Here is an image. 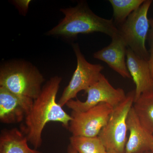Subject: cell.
Listing matches in <instances>:
<instances>
[{"mask_svg":"<svg viewBox=\"0 0 153 153\" xmlns=\"http://www.w3.org/2000/svg\"><path fill=\"white\" fill-rule=\"evenodd\" d=\"M134 91H130L125 99L114 108L109 119L98 137L107 152L125 153L128 138L127 119L134 101Z\"/></svg>","mask_w":153,"mask_h":153,"instance_id":"4","label":"cell"},{"mask_svg":"<svg viewBox=\"0 0 153 153\" xmlns=\"http://www.w3.org/2000/svg\"><path fill=\"white\" fill-rule=\"evenodd\" d=\"M111 39L109 45L94 53L93 57L106 63L123 78H131L126 62V44L119 34Z\"/></svg>","mask_w":153,"mask_h":153,"instance_id":"10","label":"cell"},{"mask_svg":"<svg viewBox=\"0 0 153 153\" xmlns=\"http://www.w3.org/2000/svg\"><path fill=\"white\" fill-rule=\"evenodd\" d=\"M152 3V0H145L142 5L117 27L119 35L127 47L139 57L148 61L149 53L146 42L150 29L148 13Z\"/></svg>","mask_w":153,"mask_h":153,"instance_id":"5","label":"cell"},{"mask_svg":"<svg viewBox=\"0 0 153 153\" xmlns=\"http://www.w3.org/2000/svg\"><path fill=\"white\" fill-rule=\"evenodd\" d=\"M65 17L49 30L47 36L74 38L79 34L101 33L111 38L119 34L113 19L101 18L96 15L83 2L73 7L60 9Z\"/></svg>","mask_w":153,"mask_h":153,"instance_id":"2","label":"cell"},{"mask_svg":"<svg viewBox=\"0 0 153 153\" xmlns=\"http://www.w3.org/2000/svg\"><path fill=\"white\" fill-rule=\"evenodd\" d=\"M126 64L136 85L135 101L143 93L153 90V77L149 61L139 57L128 47L126 51Z\"/></svg>","mask_w":153,"mask_h":153,"instance_id":"11","label":"cell"},{"mask_svg":"<svg viewBox=\"0 0 153 153\" xmlns=\"http://www.w3.org/2000/svg\"><path fill=\"white\" fill-rule=\"evenodd\" d=\"M113 109L109 104L101 103L86 111H72L68 129L73 136H98Z\"/></svg>","mask_w":153,"mask_h":153,"instance_id":"7","label":"cell"},{"mask_svg":"<svg viewBox=\"0 0 153 153\" xmlns=\"http://www.w3.org/2000/svg\"><path fill=\"white\" fill-rule=\"evenodd\" d=\"M107 153H117L116 152H107Z\"/></svg>","mask_w":153,"mask_h":153,"instance_id":"20","label":"cell"},{"mask_svg":"<svg viewBox=\"0 0 153 153\" xmlns=\"http://www.w3.org/2000/svg\"><path fill=\"white\" fill-rule=\"evenodd\" d=\"M25 134L18 128L5 129L0 136V150L4 153H43L31 149Z\"/></svg>","mask_w":153,"mask_h":153,"instance_id":"13","label":"cell"},{"mask_svg":"<svg viewBox=\"0 0 153 153\" xmlns=\"http://www.w3.org/2000/svg\"><path fill=\"white\" fill-rule=\"evenodd\" d=\"M61 77H52L42 87L40 95L34 100L30 112L25 119L23 132L35 149L41 146L42 134L46 124L50 122H57L68 128L72 120L56 102V96L60 88Z\"/></svg>","mask_w":153,"mask_h":153,"instance_id":"1","label":"cell"},{"mask_svg":"<svg viewBox=\"0 0 153 153\" xmlns=\"http://www.w3.org/2000/svg\"><path fill=\"white\" fill-rule=\"evenodd\" d=\"M34 100L17 95L0 86V120L2 123H18L25 120Z\"/></svg>","mask_w":153,"mask_h":153,"instance_id":"9","label":"cell"},{"mask_svg":"<svg viewBox=\"0 0 153 153\" xmlns=\"http://www.w3.org/2000/svg\"><path fill=\"white\" fill-rule=\"evenodd\" d=\"M77 65L68 85L64 89L58 103L63 107L68 101L76 97L81 91H85L98 81L104 67L100 64L88 62L77 44L72 45Z\"/></svg>","mask_w":153,"mask_h":153,"instance_id":"6","label":"cell"},{"mask_svg":"<svg viewBox=\"0 0 153 153\" xmlns=\"http://www.w3.org/2000/svg\"><path fill=\"white\" fill-rule=\"evenodd\" d=\"M44 80L38 68L26 61H12L0 68V86L33 100L40 95Z\"/></svg>","mask_w":153,"mask_h":153,"instance_id":"3","label":"cell"},{"mask_svg":"<svg viewBox=\"0 0 153 153\" xmlns=\"http://www.w3.org/2000/svg\"><path fill=\"white\" fill-rule=\"evenodd\" d=\"M133 108L143 126L153 135V90L142 94Z\"/></svg>","mask_w":153,"mask_h":153,"instance_id":"14","label":"cell"},{"mask_svg":"<svg viewBox=\"0 0 153 153\" xmlns=\"http://www.w3.org/2000/svg\"><path fill=\"white\" fill-rule=\"evenodd\" d=\"M147 153H153V152H148Z\"/></svg>","mask_w":153,"mask_h":153,"instance_id":"22","label":"cell"},{"mask_svg":"<svg viewBox=\"0 0 153 153\" xmlns=\"http://www.w3.org/2000/svg\"><path fill=\"white\" fill-rule=\"evenodd\" d=\"M68 153H78L75 149L72 147L70 145L68 146Z\"/></svg>","mask_w":153,"mask_h":153,"instance_id":"19","label":"cell"},{"mask_svg":"<svg viewBox=\"0 0 153 153\" xmlns=\"http://www.w3.org/2000/svg\"><path fill=\"white\" fill-rule=\"evenodd\" d=\"M149 21L150 29L148 33L147 40H148L150 47L149 63L153 77V19L151 18L149 19Z\"/></svg>","mask_w":153,"mask_h":153,"instance_id":"17","label":"cell"},{"mask_svg":"<svg viewBox=\"0 0 153 153\" xmlns=\"http://www.w3.org/2000/svg\"><path fill=\"white\" fill-rule=\"evenodd\" d=\"M70 145L78 153H107L106 149L98 136H73L69 138Z\"/></svg>","mask_w":153,"mask_h":153,"instance_id":"15","label":"cell"},{"mask_svg":"<svg viewBox=\"0 0 153 153\" xmlns=\"http://www.w3.org/2000/svg\"><path fill=\"white\" fill-rule=\"evenodd\" d=\"M0 153H3V152H2V151L0 150Z\"/></svg>","mask_w":153,"mask_h":153,"instance_id":"21","label":"cell"},{"mask_svg":"<svg viewBox=\"0 0 153 153\" xmlns=\"http://www.w3.org/2000/svg\"><path fill=\"white\" fill-rule=\"evenodd\" d=\"M145 0H109L113 10L116 26H119L126 20L134 11L142 5Z\"/></svg>","mask_w":153,"mask_h":153,"instance_id":"16","label":"cell"},{"mask_svg":"<svg viewBox=\"0 0 153 153\" xmlns=\"http://www.w3.org/2000/svg\"><path fill=\"white\" fill-rule=\"evenodd\" d=\"M129 132L125 153H147L153 152V135L140 122L132 107L127 119Z\"/></svg>","mask_w":153,"mask_h":153,"instance_id":"12","label":"cell"},{"mask_svg":"<svg viewBox=\"0 0 153 153\" xmlns=\"http://www.w3.org/2000/svg\"><path fill=\"white\" fill-rule=\"evenodd\" d=\"M87 99L81 101L71 100L66 105L72 111H84L101 103L110 105L114 108L126 97L122 88H114L106 77L102 74L98 81L85 91Z\"/></svg>","mask_w":153,"mask_h":153,"instance_id":"8","label":"cell"},{"mask_svg":"<svg viewBox=\"0 0 153 153\" xmlns=\"http://www.w3.org/2000/svg\"><path fill=\"white\" fill-rule=\"evenodd\" d=\"M30 1H16L14 2V4L23 13L26 14L28 9Z\"/></svg>","mask_w":153,"mask_h":153,"instance_id":"18","label":"cell"}]
</instances>
